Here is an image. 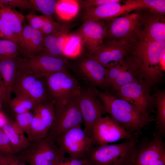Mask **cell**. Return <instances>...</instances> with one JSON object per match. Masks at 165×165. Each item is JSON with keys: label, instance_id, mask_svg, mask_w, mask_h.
I'll list each match as a JSON object with an SVG mask.
<instances>
[{"label": "cell", "instance_id": "obj_1", "mask_svg": "<svg viewBox=\"0 0 165 165\" xmlns=\"http://www.w3.org/2000/svg\"><path fill=\"white\" fill-rule=\"evenodd\" d=\"M165 56V41H157L139 37L129 44L124 60L138 80L150 86L158 83L165 72L161 62Z\"/></svg>", "mask_w": 165, "mask_h": 165}, {"label": "cell", "instance_id": "obj_2", "mask_svg": "<svg viewBox=\"0 0 165 165\" xmlns=\"http://www.w3.org/2000/svg\"><path fill=\"white\" fill-rule=\"evenodd\" d=\"M91 88L101 102L106 113L126 131L139 134L150 123L156 121L153 117L108 91H102L94 87Z\"/></svg>", "mask_w": 165, "mask_h": 165}, {"label": "cell", "instance_id": "obj_3", "mask_svg": "<svg viewBox=\"0 0 165 165\" xmlns=\"http://www.w3.org/2000/svg\"><path fill=\"white\" fill-rule=\"evenodd\" d=\"M138 138L93 147L84 159L89 165H133Z\"/></svg>", "mask_w": 165, "mask_h": 165}, {"label": "cell", "instance_id": "obj_4", "mask_svg": "<svg viewBox=\"0 0 165 165\" xmlns=\"http://www.w3.org/2000/svg\"><path fill=\"white\" fill-rule=\"evenodd\" d=\"M144 9L137 10L106 20L105 41L129 44L141 35Z\"/></svg>", "mask_w": 165, "mask_h": 165}, {"label": "cell", "instance_id": "obj_5", "mask_svg": "<svg viewBox=\"0 0 165 165\" xmlns=\"http://www.w3.org/2000/svg\"><path fill=\"white\" fill-rule=\"evenodd\" d=\"M17 154L21 161L29 165H56L66 158L47 135L31 142L27 148Z\"/></svg>", "mask_w": 165, "mask_h": 165}, {"label": "cell", "instance_id": "obj_6", "mask_svg": "<svg viewBox=\"0 0 165 165\" xmlns=\"http://www.w3.org/2000/svg\"><path fill=\"white\" fill-rule=\"evenodd\" d=\"M44 78L50 100L55 106H61L76 97L81 89L77 80L65 70Z\"/></svg>", "mask_w": 165, "mask_h": 165}, {"label": "cell", "instance_id": "obj_7", "mask_svg": "<svg viewBox=\"0 0 165 165\" xmlns=\"http://www.w3.org/2000/svg\"><path fill=\"white\" fill-rule=\"evenodd\" d=\"M57 147L65 155L72 158L83 159L96 144L92 138L77 126L66 131L54 141Z\"/></svg>", "mask_w": 165, "mask_h": 165}, {"label": "cell", "instance_id": "obj_8", "mask_svg": "<svg viewBox=\"0 0 165 165\" xmlns=\"http://www.w3.org/2000/svg\"><path fill=\"white\" fill-rule=\"evenodd\" d=\"M76 97L63 105L54 106L55 118L47 135L54 142L63 133L72 128L81 126L82 123Z\"/></svg>", "mask_w": 165, "mask_h": 165}, {"label": "cell", "instance_id": "obj_9", "mask_svg": "<svg viewBox=\"0 0 165 165\" xmlns=\"http://www.w3.org/2000/svg\"><path fill=\"white\" fill-rule=\"evenodd\" d=\"M151 87L143 80H137L121 86L113 95L149 115L155 107L154 99L150 94Z\"/></svg>", "mask_w": 165, "mask_h": 165}, {"label": "cell", "instance_id": "obj_10", "mask_svg": "<svg viewBox=\"0 0 165 165\" xmlns=\"http://www.w3.org/2000/svg\"><path fill=\"white\" fill-rule=\"evenodd\" d=\"M138 133L128 132L120 126L110 117L102 116L93 126L90 137L96 145H104L119 140L138 138Z\"/></svg>", "mask_w": 165, "mask_h": 165}, {"label": "cell", "instance_id": "obj_11", "mask_svg": "<svg viewBox=\"0 0 165 165\" xmlns=\"http://www.w3.org/2000/svg\"><path fill=\"white\" fill-rule=\"evenodd\" d=\"M76 97L82 116L84 130L90 137L93 126L106 112L101 102L91 88L81 89Z\"/></svg>", "mask_w": 165, "mask_h": 165}, {"label": "cell", "instance_id": "obj_12", "mask_svg": "<svg viewBox=\"0 0 165 165\" xmlns=\"http://www.w3.org/2000/svg\"><path fill=\"white\" fill-rule=\"evenodd\" d=\"M12 92L27 97L37 105L50 100L44 78L23 70Z\"/></svg>", "mask_w": 165, "mask_h": 165}, {"label": "cell", "instance_id": "obj_13", "mask_svg": "<svg viewBox=\"0 0 165 165\" xmlns=\"http://www.w3.org/2000/svg\"><path fill=\"white\" fill-rule=\"evenodd\" d=\"M119 2L106 4L86 10L84 20H107L137 10L146 9L139 0H126Z\"/></svg>", "mask_w": 165, "mask_h": 165}, {"label": "cell", "instance_id": "obj_14", "mask_svg": "<svg viewBox=\"0 0 165 165\" xmlns=\"http://www.w3.org/2000/svg\"><path fill=\"white\" fill-rule=\"evenodd\" d=\"M163 135L159 131L154 133L150 140L145 138L137 143L133 165H150L165 158V148Z\"/></svg>", "mask_w": 165, "mask_h": 165}, {"label": "cell", "instance_id": "obj_15", "mask_svg": "<svg viewBox=\"0 0 165 165\" xmlns=\"http://www.w3.org/2000/svg\"><path fill=\"white\" fill-rule=\"evenodd\" d=\"M67 62L63 58L42 54L23 59V70L42 78L65 70Z\"/></svg>", "mask_w": 165, "mask_h": 165}, {"label": "cell", "instance_id": "obj_16", "mask_svg": "<svg viewBox=\"0 0 165 165\" xmlns=\"http://www.w3.org/2000/svg\"><path fill=\"white\" fill-rule=\"evenodd\" d=\"M33 111V117L27 136L30 142L47 135L55 116L54 104L50 100L38 104Z\"/></svg>", "mask_w": 165, "mask_h": 165}, {"label": "cell", "instance_id": "obj_17", "mask_svg": "<svg viewBox=\"0 0 165 165\" xmlns=\"http://www.w3.org/2000/svg\"><path fill=\"white\" fill-rule=\"evenodd\" d=\"M129 44L105 41L103 44L90 52V57L105 68L123 61L127 53Z\"/></svg>", "mask_w": 165, "mask_h": 165}, {"label": "cell", "instance_id": "obj_18", "mask_svg": "<svg viewBox=\"0 0 165 165\" xmlns=\"http://www.w3.org/2000/svg\"><path fill=\"white\" fill-rule=\"evenodd\" d=\"M106 25L105 20H84L78 34L90 52L103 44L106 37Z\"/></svg>", "mask_w": 165, "mask_h": 165}, {"label": "cell", "instance_id": "obj_19", "mask_svg": "<svg viewBox=\"0 0 165 165\" xmlns=\"http://www.w3.org/2000/svg\"><path fill=\"white\" fill-rule=\"evenodd\" d=\"M140 37L154 41H165V16L144 9L142 29Z\"/></svg>", "mask_w": 165, "mask_h": 165}, {"label": "cell", "instance_id": "obj_20", "mask_svg": "<svg viewBox=\"0 0 165 165\" xmlns=\"http://www.w3.org/2000/svg\"><path fill=\"white\" fill-rule=\"evenodd\" d=\"M105 84L114 92L121 86L138 80L123 61L106 68Z\"/></svg>", "mask_w": 165, "mask_h": 165}, {"label": "cell", "instance_id": "obj_21", "mask_svg": "<svg viewBox=\"0 0 165 165\" xmlns=\"http://www.w3.org/2000/svg\"><path fill=\"white\" fill-rule=\"evenodd\" d=\"M23 59L0 56V73L5 86L12 93L23 72Z\"/></svg>", "mask_w": 165, "mask_h": 165}, {"label": "cell", "instance_id": "obj_22", "mask_svg": "<svg viewBox=\"0 0 165 165\" xmlns=\"http://www.w3.org/2000/svg\"><path fill=\"white\" fill-rule=\"evenodd\" d=\"M80 70L86 78L93 84L104 88L106 79V68L96 60L89 57L82 61Z\"/></svg>", "mask_w": 165, "mask_h": 165}, {"label": "cell", "instance_id": "obj_23", "mask_svg": "<svg viewBox=\"0 0 165 165\" xmlns=\"http://www.w3.org/2000/svg\"><path fill=\"white\" fill-rule=\"evenodd\" d=\"M24 18V15L12 8L3 6L0 7V19L16 36L21 47L22 23Z\"/></svg>", "mask_w": 165, "mask_h": 165}, {"label": "cell", "instance_id": "obj_24", "mask_svg": "<svg viewBox=\"0 0 165 165\" xmlns=\"http://www.w3.org/2000/svg\"><path fill=\"white\" fill-rule=\"evenodd\" d=\"M1 128L18 153L30 145L31 142L14 122L7 121Z\"/></svg>", "mask_w": 165, "mask_h": 165}, {"label": "cell", "instance_id": "obj_25", "mask_svg": "<svg viewBox=\"0 0 165 165\" xmlns=\"http://www.w3.org/2000/svg\"><path fill=\"white\" fill-rule=\"evenodd\" d=\"M154 106L156 108V117L155 118L158 131L163 136L165 132V91L158 90L152 96Z\"/></svg>", "mask_w": 165, "mask_h": 165}, {"label": "cell", "instance_id": "obj_26", "mask_svg": "<svg viewBox=\"0 0 165 165\" xmlns=\"http://www.w3.org/2000/svg\"><path fill=\"white\" fill-rule=\"evenodd\" d=\"M82 44V38L78 34L67 35L63 45V56L70 58L77 57L80 53Z\"/></svg>", "mask_w": 165, "mask_h": 165}, {"label": "cell", "instance_id": "obj_27", "mask_svg": "<svg viewBox=\"0 0 165 165\" xmlns=\"http://www.w3.org/2000/svg\"><path fill=\"white\" fill-rule=\"evenodd\" d=\"M79 6V3L76 1H57L56 12L61 19L68 20L76 15L78 11Z\"/></svg>", "mask_w": 165, "mask_h": 165}, {"label": "cell", "instance_id": "obj_28", "mask_svg": "<svg viewBox=\"0 0 165 165\" xmlns=\"http://www.w3.org/2000/svg\"><path fill=\"white\" fill-rule=\"evenodd\" d=\"M9 104L15 115L33 110L37 104L25 96L17 95L9 101Z\"/></svg>", "mask_w": 165, "mask_h": 165}, {"label": "cell", "instance_id": "obj_29", "mask_svg": "<svg viewBox=\"0 0 165 165\" xmlns=\"http://www.w3.org/2000/svg\"><path fill=\"white\" fill-rule=\"evenodd\" d=\"M45 35L38 30L35 29L34 35L27 47L22 53L25 58L40 54L44 48Z\"/></svg>", "mask_w": 165, "mask_h": 165}, {"label": "cell", "instance_id": "obj_30", "mask_svg": "<svg viewBox=\"0 0 165 165\" xmlns=\"http://www.w3.org/2000/svg\"><path fill=\"white\" fill-rule=\"evenodd\" d=\"M22 49L18 43L10 40L0 39V56L16 58H19Z\"/></svg>", "mask_w": 165, "mask_h": 165}, {"label": "cell", "instance_id": "obj_31", "mask_svg": "<svg viewBox=\"0 0 165 165\" xmlns=\"http://www.w3.org/2000/svg\"><path fill=\"white\" fill-rule=\"evenodd\" d=\"M68 31L66 26L55 42L48 48L43 50L40 54L63 58V47L64 41Z\"/></svg>", "mask_w": 165, "mask_h": 165}, {"label": "cell", "instance_id": "obj_32", "mask_svg": "<svg viewBox=\"0 0 165 165\" xmlns=\"http://www.w3.org/2000/svg\"><path fill=\"white\" fill-rule=\"evenodd\" d=\"M32 9L40 12L44 15L51 17L56 12L57 0H29Z\"/></svg>", "mask_w": 165, "mask_h": 165}, {"label": "cell", "instance_id": "obj_33", "mask_svg": "<svg viewBox=\"0 0 165 165\" xmlns=\"http://www.w3.org/2000/svg\"><path fill=\"white\" fill-rule=\"evenodd\" d=\"M15 117L14 123L28 136L29 133L33 117V113L30 111L22 114H16Z\"/></svg>", "mask_w": 165, "mask_h": 165}, {"label": "cell", "instance_id": "obj_34", "mask_svg": "<svg viewBox=\"0 0 165 165\" xmlns=\"http://www.w3.org/2000/svg\"><path fill=\"white\" fill-rule=\"evenodd\" d=\"M17 153L7 135L0 127V155L12 156Z\"/></svg>", "mask_w": 165, "mask_h": 165}, {"label": "cell", "instance_id": "obj_35", "mask_svg": "<svg viewBox=\"0 0 165 165\" xmlns=\"http://www.w3.org/2000/svg\"><path fill=\"white\" fill-rule=\"evenodd\" d=\"M149 12L165 16V0H139Z\"/></svg>", "mask_w": 165, "mask_h": 165}, {"label": "cell", "instance_id": "obj_36", "mask_svg": "<svg viewBox=\"0 0 165 165\" xmlns=\"http://www.w3.org/2000/svg\"><path fill=\"white\" fill-rule=\"evenodd\" d=\"M24 17L30 26L35 29L38 30H40L43 26L46 18L45 15H38L32 13L25 16Z\"/></svg>", "mask_w": 165, "mask_h": 165}, {"label": "cell", "instance_id": "obj_37", "mask_svg": "<svg viewBox=\"0 0 165 165\" xmlns=\"http://www.w3.org/2000/svg\"><path fill=\"white\" fill-rule=\"evenodd\" d=\"M46 16L45 22L39 30L45 36L56 32L61 27L58 23L54 21L51 17Z\"/></svg>", "mask_w": 165, "mask_h": 165}, {"label": "cell", "instance_id": "obj_38", "mask_svg": "<svg viewBox=\"0 0 165 165\" xmlns=\"http://www.w3.org/2000/svg\"><path fill=\"white\" fill-rule=\"evenodd\" d=\"M0 3L2 6L11 8L17 7L22 9H32L29 0H0Z\"/></svg>", "mask_w": 165, "mask_h": 165}, {"label": "cell", "instance_id": "obj_39", "mask_svg": "<svg viewBox=\"0 0 165 165\" xmlns=\"http://www.w3.org/2000/svg\"><path fill=\"white\" fill-rule=\"evenodd\" d=\"M35 29L29 25H26L23 27L21 44L22 53L28 46Z\"/></svg>", "mask_w": 165, "mask_h": 165}, {"label": "cell", "instance_id": "obj_40", "mask_svg": "<svg viewBox=\"0 0 165 165\" xmlns=\"http://www.w3.org/2000/svg\"><path fill=\"white\" fill-rule=\"evenodd\" d=\"M0 35L4 39L13 41L19 43L21 46L20 42L16 36L6 26L0 19Z\"/></svg>", "mask_w": 165, "mask_h": 165}, {"label": "cell", "instance_id": "obj_41", "mask_svg": "<svg viewBox=\"0 0 165 165\" xmlns=\"http://www.w3.org/2000/svg\"><path fill=\"white\" fill-rule=\"evenodd\" d=\"M121 0H85L81 2L83 7L86 10L106 4L119 2Z\"/></svg>", "mask_w": 165, "mask_h": 165}, {"label": "cell", "instance_id": "obj_42", "mask_svg": "<svg viewBox=\"0 0 165 165\" xmlns=\"http://www.w3.org/2000/svg\"><path fill=\"white\" fill-rule=\"evenodd\" d=\"M56 165H89L86 160L78 159L69 157L59 162Z\"/></svg>", "mask_w": 165, "mask_h": 165}, {"label": "cell", "instance_id": "obj_43", "mask_svg": "<svg viewBox=\"0 0 165 165\" xmlns=\"http://www.w3.org/2000/svg\"><path fill=\"white\" fill-rule=\"evenodd\" d=\"M11 93L6 88L0 86V102L8 103L11 100Z\"/></svg>", "mask_w": 165, "mask_h": 165}, {"label": "cell", "instance_id": "obj_44", "mask_svg": "<svg viewBox=\"0 0 165 165\" xmlns=\"http://www.w3.org/2000/svg\"><path fill=\"white\" fill-rule=\"evenodd\" d=\"M19 159L16 155L5 156L0 155V165H9L12 162Z\"/></svg>", "mask_w": 165, "mask_h": 165}, {"label": "cell", "instance_id": "obj_45", "mask_svg": "<svg viewBox=\"0 0 165 165\" xmlns=\"http://www.w3.org/2000/svg\"><path fill=\"white\" fill-rule=\"evenodd\" d=\"M150 165H165V158L157 160Z\"/></svg>", "mask_w": 165, "mask_h": 165}, {"label": "cell", "instance_id": "obj_46", "mask_svg": "<svg viewBox=\"0 0 165 165\" xmlns=\"http://www.w3.org/2000/svg\"><path fill=\"white\" fill-rule=\"evenodd\" d=\"M9 165H25L24 163L20 161V159H19L14 161H13Z\"/></svg>", "mask_w": 165, "mask_h": 165}, {"label": "cell", "instance_id": "obj_47", "mask_svg": "<svg viewBox=\"0 0 165 165\" xmlns=\"http://www.w3.org/2000/svg\"><path fill=\"white\" fill-rule=\"evenodd\" d=\"M0 86L4 87V88H6L5 86V83L2 80V77L0 76Z\"/></svg>", "mask_w": 165, "mask_h": 165}, {"label": "cell", "instance_id": "obj_48", "mask_svg": "<svg viewBox=\"0 0 165 165\" xmlns=\"http://www.w3.org/2000/svg\"></svg>", "mask_w": 165, "mask_h": 165}]
</instances>
